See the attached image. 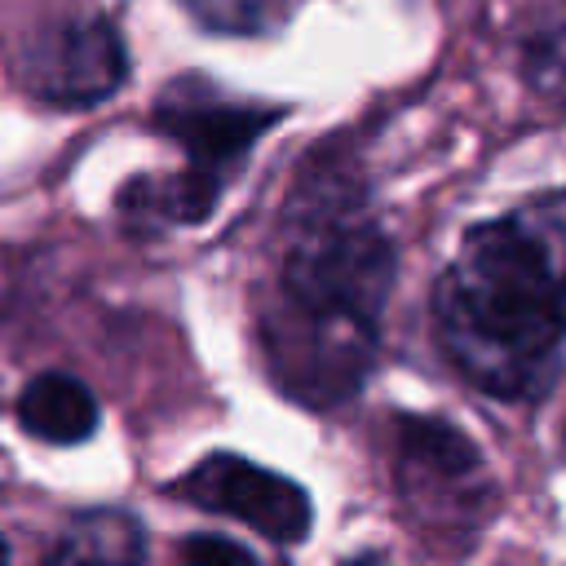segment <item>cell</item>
I'll return each instance as SVG.
<instances>
[{"instance_id": "2", "label": "cell", "mask_w": 566, "mask_h": 566, "mask_svg": "<svg viewBox=\"0 0 566 566\" xmlns=\"http://www.w3.org/2000/svg\"><path fill=\"white\" fill-rule=\"evenodd\" d=\"M394 283V243L349 190L305 186L292 208L265 354L283 394L332 407L358 394Z\"/></svg>"}, {"instance_id": "3", "label": "cell", "mask_w": 566, "mask_h": 566, "mask_svg": "<svg viewBox=\"0 0 566 566\" xmlns=\"http://www.w3.org/2000/svg\"><path fill=\"white\" fill-rule=\"evenodd\" d=\"M279 106H261V102H234L221 97L208 80L186 75L177 84L164 88V97L155 102V124L181 142L186 150V168L172 177H137L119 203L128 212L133 226L142 230H164V226H190L203 221L226 181L234 177V168L248 159L252 142L279 119Z\"/></svg>"}, {"instance_id": "13", "label": "cell", "mask_w": 566, "mask_h": 566, "mask_svg": "<svg viewBox=\"0 0 566 566\" xmlns=\"http://www.w3.org/2000/svg\"><path fill=\"white\" fill-rule=\"evenodd\" d=\"M562 447H566V433H562Z\"/></svg>"}, {"instance_id": "9", "label": "cell", "mask_w": 566, "mask_h": 566, "mask_svg": "<svg viewBox=\"0 0 566 566\" xmlns=\"http://www.w3.org/2000/svg\"><path fill=\"white\" fill-rule=\"evenodd\" d=\"M186 9L217 35H270L292 18L296 0H186Z\"/></svg>"}, {"instance_id": "12", "label": "cell", "mask_w": 566, "mask_h": 566, "mask_svg": "<svg viewBox=\"0 0 566 566\" xmlns=\"http://www.w3.org/2000/svg\"><path fill=\"white\" fill-rule=\"evenodd\" d=\"M4 557H9V544H4V539H0V562H4Z\"/></svg>"}, {"instance_id": "1", "label": "cell", "mask_w": 566, "mask_h": 566, "mask_svg": "<svg viewBox=\"0 0 566 566\" xmlns=\"http://www.w3.org/2000/svg\"><path fill=\"white\" fill-rule=\"evenodd\" d=\"M451 367L491 398H535L566 345V186L473 226L433 287Z\"/></svg>"}, {"instance_id": "8", "label": "cell", "mask_w": 566, "mask_h": 566, "mask_svg": "<svg viewBox=\"0 0 566 566\" xmlns=\"http://www.w3.org/2000/svg\"><path fill=\"white\" fill-rule=\"evenodd\" d=\"M53 562H142L146 535L142 522L119 509H93L66 522L62 539L49 548Z\"/></svg>"}, {"instance_id": "10", "label": "cell", "mask_w": 566, "mask_h": 566, "mask_svg": "<svg viewBox=\"0 0 566 566\" xmlns=\"http://www.w3.org/2000/svg\"><path fill=\"white\" fill-rule=\"evenodd\" d=\"M526 71H531L535 88H544L553 97H566V27L535 40V49L526 53Z\"/></svg>"}, {"instance_id": "7", "label": "cell", "mask_w": 566, "mask_h": 566, "mask_svg": "<svg viewBox=\"0 0 566 566\" xmlns=\"http://www.w3.org/2000/svg\"><path fill=\"white\" fill-rule=\"evenodd\" d=\"M18 420L31 438L71 447L97 429V398L84 380L66 376V371H44V376L27 380V389L18 398Z\"/></svg>"}, {"instance_id": "4", "label": "cell", "mask_w": 566, "mask_h": 566, "mask_svg": "<svg viewBox=\"0 0 566 566\" xmlns=\"http://www.w3.org/2000/svg\"><path fill=\"white\" fill-rule=\"evenodd\" d=\"M394 469L407 509L433 535H473L491 509V478L478 447L438 416H402Z\"/></svg>"}, {"instance_id": "6", "label": "cell", "mask_w": 566, "mask_h": 566, "mask_svg": "<svg viewBox=\"0 0 566 566\" xmlns=\"http://www.w3.org/2000/svg\"><path fill=\"white\" fill-rule=\"evenodd\" d=\"M18 75L44 102L93 106L124 84L128 57L115 27L88 13V18H66L40 40H31L27 53L18 57Z\"/></svg>"}, {"instance_id": "11", "label": "cell", "mask_w": 566, "mask_h": 566, "mask_svg": "<svg viewBox=\"0 0 566 566\" xmlns=\"http://www.w3.org/2000/svg\"><path fill=\"white\" fill-rule=\"evenodd\" d=\"M181 557L195 562V566H203V562H248L252 566L256 562L252 548H243V544H234L226 535H195V539L181 544Z\"/></svg>"}, {"instance_id": "5", "label": "cell", "mask_w": 566, "mask_h": 566, "mask_svg": "<svg viewBox=\"0 0 566 566\" xmlns=\"http://www.w3.org/2000/svg\"><path fill=\"white\" fill-rule=\"evenodd\" d=\"M172 495H181L195 509L248 522L256 535H265L274 544H301L310 535V522H314L310 495L292 478L270 473V469H261L243 455H230V451L203 455L190 473H181L172 482Z\"/></svg>"}]
</instances>
